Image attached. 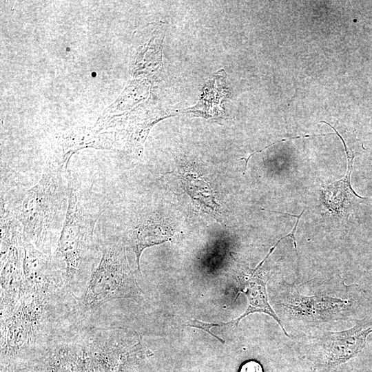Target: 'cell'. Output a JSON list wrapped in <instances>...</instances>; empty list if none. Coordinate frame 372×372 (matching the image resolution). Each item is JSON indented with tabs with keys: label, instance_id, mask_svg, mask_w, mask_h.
<instances>
[{
	"label": "cell",
	"instance_id": "cell-1",
	"mask_svg": "<svg viewBox=\"0 0 372 372\" xmlns=\"http://www.w3.org/2000/svg\"><path fill=\"white\" fill-rule=\"evenodd\" d=\"M69 172L49 161L39 180L14 209L24 240L48 255L57 249L66 217Z\"/></svg>",
	"mask_w": 372,
	"mask_h": 372
},
{
	"label": "cell",
	"instance_id": "cell-2",
	"mask_svg": "<svg viewBox=\"0 0 372 372\" xmlns=\"http://www.w3.org/2000/svg\"><path fill=\"white\" fill-rule=\"evenodd\" d=\"M104 211L103 203L83 188L70 171L68 210L55 252L64 263L68 284L80 276L89 261L94 247L95 225Z\"/></svg>",
	"mask_w": 372,
	"mask_h": 372
},
{
	"label": "cell",
	"instance_id": "cell-3",
	"mask_svg": "<svg viewBox=\"0 0 372 372\" xmlns=\"http://www.w3.org/2000/svg\"><path fill=\"white\" fill-rule=\"evenodd\" d=\"M101 260L92 273L81 304L85 311L99 308L120 298L138 300L143 295L131 269L123 242H107L101 247Z\"/></svg>",
	"mask_w": 372,
	"mask_h": 372
},
{
	"label": "cell",
	"instance_id": "cell-4",
	"mask_svg": "<svg viewBox=\"0 0 372 372\" xmlns=\"http://www.w3.org/2000/svg\"><path fill=\"white\" fill-rule=\"evenodd\" d=\"M23 228L14 212L1 211V313L7 318L27 293L24 274Z\"/></svg>",
	"mask_w": 372,
	"mask_h": 372
},
{
	"label": "cell",
	"instance_id": "cell-5",
	"mask_svg": "<svg viewBox=\"0 0 372 372\" xmlns=\"http://www.w3.org/2000/svg\"><path fill=\"white\" fill-rule=\"evenodd\" d=\"M52 295L27 292L1 323V346L18 351L37 342L52 320Z\"/></svg>",
	"mask_w": 372,
	"mask_h": 372
},
{
	"label": "cell",
	"instance_id": "cell-6",
	"mask_svg": "<svg viewBox=\"0 0 372 372\" xmlns=\"http://www.w3.org/2000/svg\"><path fill=\"white\" fill-rule=\"evenodd\" d=\"M371 332L372 318L358 321L355 326L348 330L327 333L316 369L320 372H330L355 356L364 347L366 336Z\"/></svg>",
	"mask_w": 372,
	"mask_h": 372
},
{
	"label": "cell",
	"instance_id": "cell-7",
	"mask_svg": "<svg viewBox=\"0 0 372 372\" xmlns=\"http://www.w3.org/2000/svg\"><path fill=\"white\" fill-rule=\"evenodd\" d=\"M333 130L344 145L347 158V169L341 180L323 187L321 190V199L330 210L339 212L348 205H357L360 200L366 199L356 194L351 184L354 158L365 151V149L362 141L356 138L355 135L349 132L341 134L335 128Z\"/></svg>",
	"mask_w": 372,
	"mask_h": 372
},
{
	"label": "cell",
	"instance_id": "cell-8",
	"mask_svg": "<svg viewBox=\"0 0 372 372\" xmlns=\"http://www.w3.org/2000/svg\"><path fill=\"white\" fill-rule=\"evenodd\" d=\"M23 274L27 292L52 295L61 276L52 255L37 249L24 240Z\"/></svg>",
	"mask_w": 372,
	"mask_h": 372
},
{
	"label": "cell",
	"instance_id": "cell-9",
	"mask_svg": "<svg viewBox=\"0 0 372 372\" xmlns=\"http://www.w3.org/2000/svg\"><path fill=\"white\" fill-rule=\"evenodd\" d=\"M170 236L168 227L154 215L138 216L133 221L127 241L135 254L137 270L140 274V259L143 250L169 240Z\"/></svg>",
	"mask_w": 372,
	"mask_h": 372
},
{
	"label": "cell",
	"instance_id": "cell-10",
	"mask_svg": "<svg viewBox=\"0 0 372 372\" xmlns=\"http://www.w3.org/2000/svg\"><path fill=\"white\" fill-rule=\"evenodd\" d=\"M256 270L254 269L243 283L241 292L246 295L248 300L246 310L238 318L227 322L215 323V326L231 325L236 327L239 322L248 315L254 313H264L272 317L281 327L284 333L289 336L280 320L269 303L266 289L267 280L256 275Z\"/></svg>",
	"mask_w": 372,
	"mask_h": 372
},
{
	"label": "cell",
	"instance_id": "cell-11",
	"mask_svg": "<svg viewBox=\"0 0 372 372\" xmlns=\"http://www.w3.org/2000/svg\"><path fill=\"white\" fill-rule=\"evenodd\" d=\"M238 372H263V369L260 362L250 360L240 366Z\"/></svg>",
	"mask_w": 372,
	"mask_h": 372
},
{
	"label": "cell",
	"instance_id": "cell-12",
	"mask_svg": "<svg viewBox=\"0 0 372 372\" xmlns=\"http://www.w3.org/2000/svg\"><path fill=\"white\" fill-rule=\"evenodd\" d=\"M342 372H353L351 369H348V368H344Z\"/></svg>",
	"mask_w": 372,
	"mask_h": 372
}]
</instances>
